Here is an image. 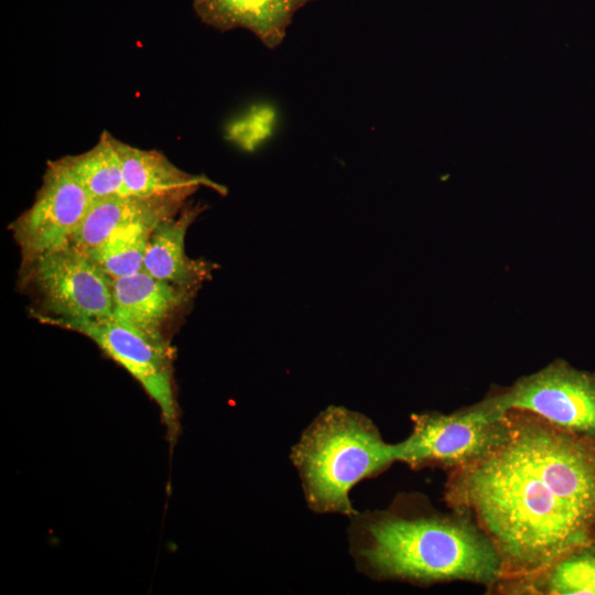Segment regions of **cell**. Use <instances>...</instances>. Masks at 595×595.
Wrapping results in <instances>:
<instances>
[{
    "label": "cell",
    "mask_w": 595,
    "mask_h": 595,
    "mask_svg": "<svg viewBox=\"0 0 595 595\" xmlns=\"http://www.w3.org/2000/svg\"><path fill=\"white\" fill-rule=\"evenodd\" d=\"M317 0H193L205 24L227 32L244 29L270 50L282 44L294 14Z\"/></svg>",
    "instance_id": "obj_11"
},
{
    "label": "cell",
    "mask_w": 595,
    "mask_h": 595,
    "mask_svg": "<svg viewBox=\"0 0 595 595\" xmlns=\"http://www.w3.org/2000/svg\"><path fill=\"white\" fill-rule=\"evenodd\" d=\"M111 285V317L159 342H167L166 324L196 293L158 280L144 270L112 279Z\"/></svg>",
    "instance_id": "obj_9"
},
{
    "label": "cell",
    "mask_w": 595,
    "mask_h": 595,
    "mask_svg": "<svg viewBox=\"0 0 595 595\" xmlns=\"http://www.w3.org/2000/svg\"><path fill=\"white\" fill-rule=\"evenodd\" d=\"M115 140L108 131H102L98 142L88 151L62 158L94 202L129 195Z\"/></svg>",
    "instance_id": "obj_14"
},
{
    "label": "cell",
    "mask_w": 595,
    "mask_h": 595,
    "mask_svg": "<svg viewBox=\"0 0 595 595\" xmlns=\"http://www.w3.org/2000/svg\"><path fill=\"white\" fill-rule=\"evenodd\" d=\"M93 203L62 158L50 161L33 204L10 225L22 263L69 245Z\"/></svg>",
    "instance_id": "obj_8"
},
{
    "label": "cell",
    "mask_w": 595,
    "mask_h": 595,
    "mask_svg": "<svg viewBox=\"0 0 595 595\" xmlns=\"http://www.w3.org/2000/svg\"><path fill=\"white\" fill-rule=\"evenodd\" d=\"M501 412L536 414L571 433L595 440V372L554 360L489 397Z\"/></svg>",
    "instance_id": "obj_7"
},
{
    "label": "cell",
    "mask_w": 595,
    "mask_h": 595,
    "mask_svg": "<svg viewBox=\"0 0 595 595\" xmlns=\"http://www.w3.org/2000/svg\"><path fill=\"white\" fill-rule=\"evenodd\" d=\"M412 421L409 436L397 443L398 462L412 468L469 464L500 445L510 432L508 412L498 410L489 397L450 414H415Z\"/></svg>",
    "instance_id": "obj_4"
},
{
    "label": "cell",
    "mask_w": 595,
    "mask_h": 595,
    "mask_svg": "<svg viewBox=\"0 0 595 595\" xmlns=\"http://www.w3.org/2000/svg\"><path fill=\"white\" fill-rule=\"evenodd\" d=\"M348 541L357 570L377 580L489 584L504 575L490 539L464 519L397 507L356 512L350 517Z\"/></svg>",
    "instance_id": "obj_2"
},
{
    "label": "cell",
    "mask_w": 595,
    "mask_h": 595,
    "mask_svg": "<svg viewBox=\"0 0 595 595\" xmlns=\"http://www.w3.org/2000/svg\"><path fill=\"white\" fill-rule=\"evenodd\" d=\"M203 209L199 204H185L178 214L159 221L150 235L142 270L158 280L193 292L210 279L216 266L191 259L185 253L186 231Z\"/></svg>",
    "instance_id": "obj_10"
},
{
    "label": "cell",
    "mask_w": 595,
    "mask_h": 595,
    "mask_svg": "<svg viewBox=\"0 0 595 595\" xmlns=\"http://www.w3.org/2000/svg\"><path fill=\"white\" fill-rule=\"evenodd\" d=\"M36 318L43 324L88 337L125 368L155 402L167 440L171 445L175 443L181 431V412L174 388V350L169 342L155 340L111 316L97 320Z\"/></svg>",
    "instance_id": "obj_5"
},
{
    "label": "cell",
    "mask_w": 595,
    "mask_h": 595,
    "mask_svg": "<svg viewBox=\"0 0 595 595\" xmlns=\"http://www.w3.org/2000/svg\"><path fill=\"white\" fill-rule=\"evenodd\" d=\"M508 414V437L479 459L456 467L446 498L475 517L495 545L504 574L528 576L589 545L595 440L529 412Z\"/></svg>",
    "instance_id": "obj_1"
},
{
    "label": "cell",
    "mask_w": 595,
    "mask_h": 595,
    "mask_svg": "<svg viewBox=\"0 0 595 595\" xmlns=\"http://www.w3.org/2000/svg\"><path fill=\"white\" fill-rule=\"evenodd\" d=\"M290 458L312 511L350 518L357 512L349 498L353 487L398 462V450L366 415L331 405L305 428Z\"/></svg>",
    "instance_id": "obj_3"
},
{
    "label": "cell",
    "mask_w": 595,
    "mask_h": 595,
    "mask_svg": "<svg viewBox=\"0 0 595 595\" xmlns=\"http://www.w3.org/2000/svg\"><path fill=\"white\" fill-rule=\"evenodd\" d=\"M126 191L137 196H180L190 198L201 186L225 194L226 188L205 175L190 174L156 150H142L118 139Z\"/></svg>",
    "instance_id": "obj_12"
},
{
    "label": "cell",
    "mask_w": 595,
    "mask_h": 595,
    "mask_svg": "<svg viewBox=\"0 0 595 595\" xmlns=\"http://www.w3.org/2000/svg\"><path fill=\"white\" fill-rule=\"evenodd\" d=\"M530 589L538 594L595 595V549L581 548L532 575Z\"/></svg>",
    "instance_id": "obj_16"
},
{
    "label": "cell",
    "mask_w": 595,
    "mask_h": 595,
    "mask_svg": "<svg viewBox=\"0 0 595 595\" xmlns=\"http://www.w3.org/2000/svg\"><path fill=\"white\" fill-rule=\"evenodd\" d=\"M180 196H111L91 204L69 245L86 252L119 227L140 221H161L175 216L186 204Z\"/></svg>",
    "instance_id": "obj_13"
},
{
    "label": "cell",
    "mask_w": 595,
    "mask_h": 595,
    "mask_svg": "<svg viewBox=\"0 0 595 595\" xmlns=\"http://www.w3.org/2000/svg\"><path fill=\"white\" fill-rule=\"evenodd\" d=\"M24 288L37 298L34 317L97 320L112 313V279L85 252L67 245L22 263Z\"/></svg>",
    "instance_id": "obj_6"
},
{
    "label": "cell",
    "mask_w": 595,
    "mask_h": 595,
    "mask_svg": "<svg viewBox=\"0 0 595 595\" xmlns=\"http://www.w3.org/2000/svg\"><path fill=\"white\" fill-rule=\"evenodd\" d=\"M159 221H140L119 227L85 253L111 279L130 275L143 268L150 235Z\"/></svg>",
    "instance_id": "obj_15"
}]
</instances>
